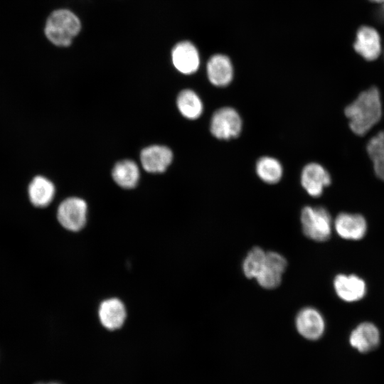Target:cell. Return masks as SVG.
Returning <instances> with one entry per match:
<instances>
[{
	"mask_svg": "<svg viewBox=\"0 0 384 384\" xmlns=\"http://www.w3.org/2000/svg\"><path fill=\"white\" fill-rule=\"evenodd\" d=\"M206 73L212 85L217 87L228 85L234 74L230 58L222 53L211 55L206 63Z\"/></svg>",
	"mask_w": 384,
	"mask_h": 384,
	"instance_id": "obj_12",
	"label": "cell"
},
{
	"mask_svg": "<svg viewBox=\"0 0 384 384\" xmlns=\"http://www.w3.org/2000/svg\"><path fill=\"white\" fill-rule=\"evenodd\" d=\"M331 183L328 171L321 164L309 163L302 169L301 184L307 193L312 197L320 196L324 189Z\"/></svg>",
	"mask_w": 384,
	"mask_h": 384,
	"instance_id": "obj_8",
	"label": "cell"
},
{
	"mask_svg": "<svg viewBox=\"0 0 384 384\" xmlns=\"http://www.w3.org/2000/svg\"><path fill=\"white\" fill-rule=\"evenodd\" d=\"M380 16L384 19V3L380 9Z\"/></svg>",
	"mask_w": 384,
	"mask_h": 384,
	"instance_id": "obj_23",
	"label": "cell"
},
{
	"mask_svg": "<svg viewBox=\"0 0 384 384\" xmlns=\"http://www.w3.org/2000/svg\"><path fill=\"white\" fill-rule=\"evenodd\" d=\"M210 130L218 139L228 140L237 137L242 130V119L232 107H222L216 110L210 119Z\"/></svg>",
	"mask_w": 384,
	"mask_h": 384,
	"instance_id": "obj_4",
	"label": "cell"
},
{
	"mask_svg": "<svg viewBox=\"0 0 384 384\" xmlns=\"http://www.w3.org/2000/svg\"><path fill=\"white\" fill-rule=\"evenodd\" d=\"M87 211V203L83 199L70 197L59 205L57 218L64 228L77 232L82 229L86 223Z\"/></svg>",
	"mask_w": 384,
	"mask_h": 384,
	"instance_id": "obj_5",
	"label": "cell"
},
{
	"mask_svg": "<svg viewBox=\"0 0 384 384\" xmlns=\"http://www.w3.org/2000/svg\"><path fill=\"white\" fill-rule=\"evenodd\" d=\"M255 168L259 178L267 183H276L282 176V164L273 157H261L257 161Z\"/></svg>",
	"mask_w": 384,
	"mask_h": 384,
	"instance_id": "obj_21",
	"label": "cell"
},
{
	"mask_svg": "<svg viewBox=\"0 0 384 384\" xmlns=\"http://www.w3.org/2000/svg\"><path fill=\"white\" fill-rule=\"evenodd\" d=\"M298 332L309 340H316L324 334L325 321L321 313L313 307L301 309L295 318Z\"/></svg>",
	"mask_w": 384,
	"mask_h": 384,
	"instance_id": "obj_9",
	"label": "cell"
},
{
	"mask_svg": "<svg viewBox=\"0 0 384 384\" xmlns=\"http://www.w3.org/2000/svg\"><path fill=\"white\" fill-rule=\"evenodd\" d=\"M349 127L357 135L366 134L380 119L382 104L379 90L371 87L361 92L344 110Z\"/></svg>",
	"mask_w": 384,
	"mask_h": 384,
	"instance_id": "obj_1",
	"label": "cell"
},
{
	"mask_svg": "<svg viewBox=\"0 0 384 384\" xmlns=\"http://www.w3.org/2000/svg\"><path fill=\"white\" fill-rule=\"evenodd\" d=\"M55 195V186L48 178L38 176L28 186V196L31 203L36 207H45L50 204Z\"/></svg>",
	"mask_w": 384,
	"mask_h": 384,
	"instance_id": "obj_17",
	"label": "cell"
},
{
	"mask_svg": "<svg viewBox=\"0 0 384 384\" xmlns=\"http://www.w3.org/2000/svg\"><path fill=\"white\" fill-rule=\"evenodd\" d=\"M38 384H60L58 383H38Z\"/></svg>",
	"mask_w": 384,
	"mask_h": 384,
	"instance_id": "obj_25",
	"label": "cell"
},
{
	"mask_svg": "<svg viewBox=\"0 0 384 384\" xmlns=\"http://www.w3.org/2000/svg\"><path fill=\"white\" fill-rule=\"evenodd\" d=\"M349 341L353 348L361 353L370 351L379 344V330L373 323H361L351 333Z\"/></svg>",
	"mask_w": 384,
	"mask_h": 384,
	"instance_id": "obj_16",
	"label": "cell"
},
{
	"mask_svg": "<svg viewBox=\"0 0 384 384\" xmlns=\"http://www.w3.org/2000/svg\"><path fill=\"white\" fill-rule=\"evenodd\" d=\"M177 107L181 114L189 119L198 118L203 110V102L199 96L193 90H182L176 100Z\"/></svg>",
	"mask_w": 384,
	"mask_h": 384,
	"instance_id": "obj_19",
	"label": "cell"
},
{
	"mask_svg": "<svg viewBox=\"0 0 384 384\" xmlns=\"http://www.w3.org/2000/svg\"><path fill=\"white\" fill-rule=\"evenodd\" d=\"M300 219L303 233L307 238L317 242L329 239L333 224L331 215L325 208L305 206Z\"/></svg>",
	"mask_w": 384,
	"mask_h": 384,
	"instance_id": "obj_3",
	"label": "cell"
},
{
	"mask_svg": "<svg viewBox=\"0 0 384 384\" xmlns=\"http://www.w3.org/2000/svg\"><path fill=\"white\" fill-rule=\"evenodd\" d=\"M266 254L267 252L259 247H253L247 253L242 263V270L247 278L256 279L264 267Z\"/></svg>",
	"mask_w": 384,
	"mask_h": 384,
	"instance_id": "obj_22",
	"label": "cell"
},
{
	"mask_svg": "<svg viewBox=\"0 0 384 384\" xmlns=\"http://www.w3.org/2000/svg\"><path fill=\"white\" fill-rule=\"evenodd\" d=\"M287 266V262L282 255L273 251L267 252L265 263L256 280L263 288L274 289L280 284Z\"/></svg>",
	"mask_w": 384,
	"mask_h": 384,
	"instance_id": "obj_7",
	"label": "cell"
},
{
	"mask_svg": "<svg viewBox=\"0 0 384 384\" xmlns=\"http://www.w3.org/2000/svg\"><path fill=\"white\" fill-rule=\"evenodd\" d=\"M173 159L171 150L165 146L152 145L144 148L140 154L142 167L149 173L166 171Z\"/></svg>",
	"mask_w": 384,
	"mask_h": 384,
	"instance_id": "obj_13",
	"label": "cell"
},
{
	"mask_svg": "<svg viewBox=\"0 0 384 384\" xmlns=\"http://www.w3.org/2000/svg\"><path fill=\"white\" fill-rule=\"evenodd\" d=\"M112 175L117 184L124 188H132L139 179L137 164L129 159L117 162L112 169Z\"/></svg>",
	"mask_w": 384,
	"mask_h": 384,
	"instance_id": "obj_18",
	"label": "cell"
},
{
	"mask_svg": "<svg viewBox=\"0 0 384 384\" xmlns=\"http://www.w3.org/2000/svg\"><path fill=\"white\" fill-rule=\"evenodd\" d=\"M334 287L337 296L347 302L361 300L367 290L365 281L355 274H338L334 278Z\"/></svg>",
	"mask_w": 384,
	"mask_h": 384,
	"instance_id": "obj_11",
	"label": "cell"
},
{
	"mask_svg": "<svg viewBox=\"0 0 384 384\" xmlns=\"http://www.w3.org/2000/svg\"><path fill=\"white\" fill-rule=\"evenodd\" d=\"M334 226L337 234L346 240H361L367 232L365 218L357 213H339L334 220Z\"/></svg>",
	"mask_w": 384,
	"mask_h": 384,
	"instance_id": "obj_10",
	"label": "cell"
},
{
	"mask_svg": "<svg viewBox=\"0 0 384 384\" xmlns=\"http://www.w3.org/2000/svg\"><path fill=\"white\" fill-rule=\"evenodd\" d=\"M366 149L373 161L375 175L384 181V130L369 139Z\"/></svg>",
	"mask_w": 384,
	"mask_h": 384,
	"instance_id": "obj_20",
	"label": "cell"
},
{
	"mask_svg": "<svg viewBox=\"0 0 384 384\" xmlns=\"http://www.w3.org/2000/svg\"><path fill=\"white\" fill-rule=\"evenodd\" d=\"M101 324L108 330H116L122 326L127 317V311L122 302L117 298L103 301L99 308Z\"/></svg>",
	"mask_w": 384,
	"mask_h": 384,
	"instance_id": "obj_15",
	"label": "cell"
},
{
	"mask_svg": "<svg viewBox=\"0 0 384 384\" xmlns=\"http://www.w3.org/2000/svg\"><path fill=\"white\" fill-rule=\"evenodd\" d=\"M171 59L176 70L184 75L193 74L200 67L199 51L196 45L188 40L180 41L174 45Z\"/></svg>",
	"mask_w": 384,
	"mask_h": 384,
	"instance_id": "obj_6",
	"label": "cell"
},
{
	"mask_svg": "<svg viewBox=\"0 0 384 384\" xmlns=\"http://www.w3.org/2000/svg\"><path fill=\"white\" fill-rule=\"evenodd\" d=\"M369 1L376 2V3H381V4L384 3V0H369Z\"/></svg>",
	"mask_w": 384,
	"mask_h": 384,
	"instance_id": "obj_24",
	"label": "cell"
},
{
	"mask_svg": "<svg viewBox=\"0 0 384 384\" xmlns=\"http://www.w3.org/2000/svg\"><path fill=\"white\" fill-rule=\"evenodd\" d=\"M82 28L81 19L70 9L59 8L48 16L44 34L54 46L60 48L70 46Z\"/></svg>",
	"mask_w": 384,
	"mask_h": 384,
	"instance_id": "obj_2",
	"label": "cell"
},
{
	"mask_svg": "<svg viewBox=\"0 0 384 384\" xmlns=\"http://www.w3.org/2000/svg\"><path fill=\"white\" fill-rule=\"evenodd\" d=\"M353 47L355 50L366 60H375L381 52L379 33L374 28L361 26L357 31Z\"/></svg>",
	"mask_w": 384,
	"mask_h": 384,
	"instance_id": "obj_14",
	"label": "cell"
}]
</instances>
